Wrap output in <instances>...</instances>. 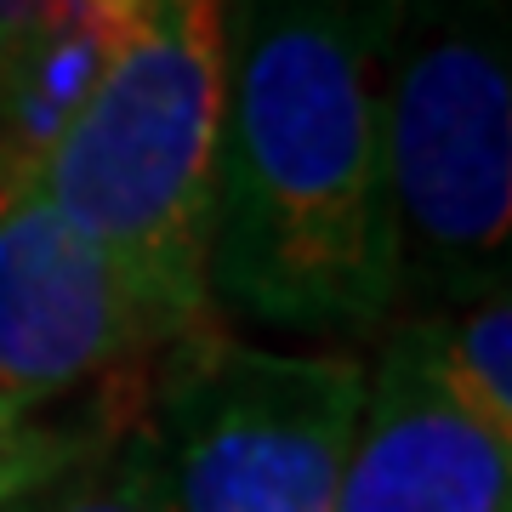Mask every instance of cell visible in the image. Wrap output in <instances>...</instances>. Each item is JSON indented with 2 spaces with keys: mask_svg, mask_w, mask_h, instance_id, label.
I'll return each instance as SVG.
<instances>
[{
  "mask_svg": "<svg viewBox=\"0 0 512 512\" xmlns=\"http://www.w3.org/2000/svg\"><path fill=\"white\" fill-rule=\"evenodd\" d=\"M387 0H239L205 296L291 336H370L399 308L382 160Z\"/></svg>",
  "mask_w": 512,
  "mask_h": 512,
  "instance_id": "6da1fadb",
  "label": "cell"
},
{
  "mask_svg": "<svg viewBox=\"0 0 512 512\" xmlns=\"http://www.w3.org/2000/svg\"><path fill=\"white\" fill-rule=\"evenodd\" d=\"M239 0H131L35 188L183 325H211L205 251Z\"/></svg>",
  "mask_w": 512,
  "mask_h": 512,
  "instance_id": "7a4b0ae2",
  "label": "cell"
},
{
  "mask_svg": "<svg viewBox=\"0 0 512 512\" xmlns=\"http://www.w3.org/2000/svg\"><path fill=\"white\" fill-rule=\"evenodd\" d=\"M382 160L399 239L393 319L512 285L507 0H387Z\"/></svg>",
  "mask_w": 512,
  "mask_h": 512,
  "instance_id": "3957f363",
  "label": "cell"
},
{
  "mask_svg": "<svg viewBox=\"0 0 512 512\" xmlns=\"http://www.w3.org/2000/svg\"><path fill=\"white\" fill-rule=\"evenodd\" d=\"M143 416L171 512H330L365 399V359L285 353L217 330L165 348Z\"/></svg>",
  "mask_w": 512,
  "mask_h": 512,
  "instance_id": "277c9868",
  "label": "cell"
},
{
  "mask_svg": "<svg viewBox=\"0 0 512 512\" xmlns=\"http://www.w3.org/2000/svg\"><path fill=\"white\" fill-rule=\"evenodd\" d=\"M188 330L40 188H0V393L23 410L148 365Z\"/></svg>",
  "mask_w": 512,
  "mask_h": 512,
  "instance_id": "5b68a950",
  "label": "cell"
},
{
  "mask_svg": "<svg viewBox=\"0 0 512 512\" xmlns=\"http://www.w3.org/2000/svg\"><path fill=\"white\" fill-rule=\"evenodd\" d=\"M330 512H512V439L444 387L410 319H393L365 359Z\"/></svg>",
  "mask_w": 512,
  "mask_h": 512,
  "instance_id": "8992f818",
  "label": "cell"
},
{
  "mask_svg": "<svg viewBox=\"0 0 512 512\" xmlns=\"http://www.w3.org/2000/svg\"><path fill=\"white\" fill-rule=\"evenodd\" d=\"M131 0H0V188H35Z\"/></svg>",
  "mask_w": 512,
  "mask_h": 512,
  "instance_id": "52a82bcc",
  "label": "cell"
},
{
  "mask_svg": "<svg viewBox=\"0 0 512 512\" xmlns=\"http://www.w3.org/2000/svg\"><path fill=\"white\" fill-rule=\"evenodd\" d=\"M410 325L444 387L484 427L512 439V285H495L444 313H410Z\"/></svg>",
  "mask_w": 512,
  "mask_h": 512,
  "instance_id": "ba28073f",
  "label": "cell"
},
{
  "mask_svg": "<svg viewBox=\"0 0 512 512\" xmlns=\"http://www.w3.org/2000/svg\"><path fill=\"white\" fill-rule=\"evenodd\" d=\"M6 512H171L148 456V433L114 427L109 439H86L80 456L63 461L46 484L18 495Z\"/></svg>",
  "mask_w": 512,
  "mask_h": 512,
  "instance_id": "9c48e42d",
  "label": "cell"
},
{
  "mask_svg": "<svg viewBox=\"0 0 512 512\" xmlns=\"http://www.w3.org/2000/svg\"><path fill=\"white\" fill-rule=\"evenodd\" d=\"M80 444H86V433H63L0 393V507H12L18 495L46 484L63 461L80 456Z\"/></svg>",
  "mask_w": 512,
  "mask_h": 512,
  "instance_id": "30bf717a",
  "label": "cell"
},
{
  "mask_svg": "<svg viewBox=\"0 0 512 512\" xmlns=\"http://www.w3.org/2000/svg\"><path fill=\"white\" fill-rule=\"evenodd\" d=\"M0 512H6V507H0Z\"/></svg>",
  "mask_w": 512,
  "mask_h": 512,
  "instance_id": "8fae6325",
  "label": "cell"
}]
</instances>
